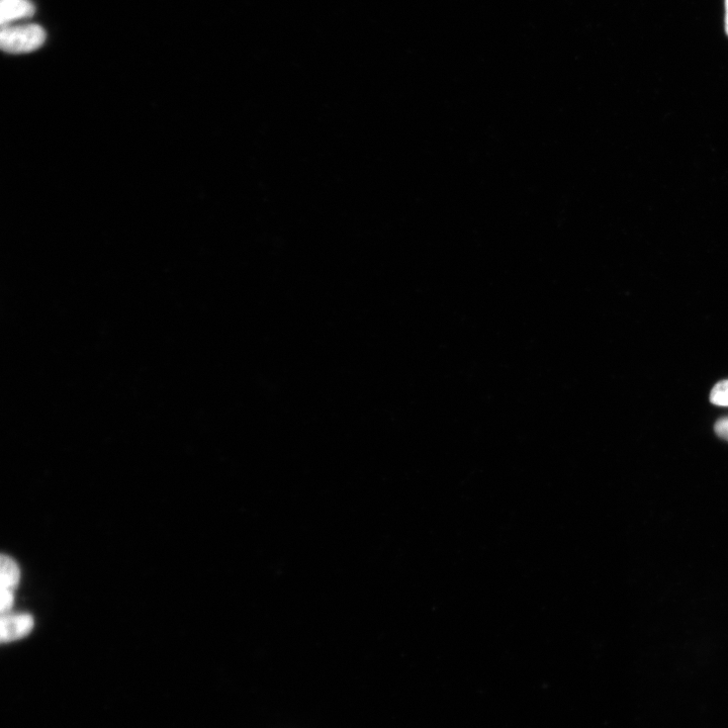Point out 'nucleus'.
<instances>
[{
	"mask_svg": "<svg viewBox=\"0 0 728 728\" xmlns=\"http://www.w3.org/2000/svg\"><path fill=\"white\" fill-rule=\"evenodd\" d=\"M46 41L45 30L38 25L4 26L0 46L9 54H27L38 50Z\"/></svg>",
	"mask_w": 728,
	"mask_h": 728,
	"instance_id": "obj_1",
	"label": "nucleus"
},
{
	"mask_svg": "<svg viewBox=\"0 0 728 728\" xmlns=\"http://www.w3.org/2000/svg\"><path fill=\"white\" fill-rule=\"evenodd\" d=\"M34 627V618L30 614H3L0 620V640L12 643L23 639Z\"/></svg>",
	"mask_w": 728,
	"mask_h": 728,
	"instance_id": "obj_2",
	"label": "nucleus"
},
{
	"mask_svg": "<svg viewBox=\"0 0 728 728\" xmlns=\"http://www.w3.org/2000/svg\"><path fill=\"white\" fill-rule=\"evenodd\" d=\"M35 14V6L29 0H2L0 2V23L2 27L11 23L31 18Z\"/></svg>",
	"mask_w": 728,
	"mask_h": 728,
	"instance_id": "obj_3",
	"label": "nucleus"
},
{
	"mask_svg": "<svg viewBox=\"0 0 728 728\" xmlns=\"http://www.w3.org/2000/svg\"><path fill=\"white\" fill-rule=\"evenodd\" d=\"M21 571L18 564L10 557L0 558V590L14 591L20 583Z\"/></svg>",
	"mask_w": 728,
	"mask_h": 728,
	"instance_id": "obj_4",
	"label": "nucleus"
},
{
	"mask_svg": "<svg viewBox=\"0 0 728 728\" xmlns=\"http://www.w3.org/2000/svg\"><path fill=\"white\" fill-rule=\"evenodd\" d=\"M710 402L716 406L728 407V380L714 386L710 394Z\"/></svg>",
	"mask_w": 728,
	"mask_h": 728,
	"instance_id": "obj_5",
	"label": "nucleus"
},
{
	"mask_svg": "<svg viewBox=\"0 0 728 728\" xmlns=\"http://www.w3.org/2000/svg\"><path fill=\"white\" fill-rule=\"evenodd\" d=\"M15 602L14 591L0 590V611L6 614L13 607Z\"/></svg>",
	"mask_w": 728,
	"mask_h": 728,
	"instance_id": "obj_6",
	"label": "nucleus"
},
{
	"mask_svg": "<svg viewBox=\"0 0 728 728\" xmlns=\"http://www.w3.org/2000/svg\"><path fill=\"white\" fill-rule=\"evenodd\" d=\"M715 433L722 439L728 441V418L718 420L714 426Z\"/></svg>",
	"mask_w": 728,
	"mask_h": 728,
	"instance_id": "obj_7",
	"label": "nucleus"
},
{
	"mask_svg": "<svg viewBox=\"0 0 728 728\" xmlns=\"http://www.w3.org/2000/svg\"><path fill=\"white\" fill-rule=\"evenodd\" d=\"M725 32L728 36V0H725Z\"/></svg>",
	"mask_w": 728,
	"mask_h": 728,
	"instance_id": "obj_8",
	"label": "nucleus"
}]
</instances>
